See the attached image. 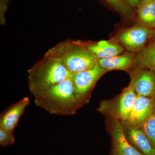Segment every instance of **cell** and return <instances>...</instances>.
Returning a JSON list of instances; mask_svg holds the SVG:
<instances>
[{
	"label": "cell",
	"instance_id": "6da1fadb",
	"mask_svg": "<svg viewBox=\"0 0 155 155\" xmlns=\"http://www.w3.org/2000/svg\"><path fill=\"white\" fill-rule=\"evenodd\" d=\"M34 96V103L54 115L72 116L83 107L76 95L71 78Z\"/></svg>",
	"mask_w": 155,
	"mask_h": 155
},
{
	"label": "cell",
	"instance_id": "7a4b0ae2",
	"mask_svg": "<svg viewBox=\"0 0 155 155\" xmlns=\"http://www.w3.org/2000/svg\"><path fill=\"white\" fill-rule=\"evenodd\" d=\"M27 72L28 88L33 96L70 78L72 74L58 59L47 54Z\"/></svg>",
	"mask_w": 155,
	"mask_h": 155
},
{
	"label": "cell",
	"instance_id": "3957f363",
	"mask_svg": "<svg viewBox=\"0 0 155 155\" xmlns=\"http://www.w3.org/2000/svg\"><path fill=\"white\" fill-rule=\"evenodd\" d=\"M57 58L72 74L93 68L97 58L86 46L72 41L61 43L46 53Z\"/></svg>",
	"mask_w": 155,
	"mask_h": 155
},
{
	"label": "cell",
	"instance_id": "277c9868",
	"mask_svg": "<svg viewBox=\"0 0 155 155\" xmlns=\"http://www.w3.org/2000/svg\"><path fill=\"white\" fill-rule=\"evenodd\" d=\"M137 94L130 84L113 98L102 101L97 111L105 117L127 120Z\"/></svg>",
	"mask_w": 155,
	"mask_h": 155
},
{
	"label": "cell",
	"instance_id": "5b68a950",
	"mask_svg": "<svg viewBox=\"0 0 155 155\" xmlns=\"http://www.w3.org/2000/svg\"><path fill=\"white\" fill-rule=\"evenodd\" d=\"M155 30L137 25L124 29L113 38L111 41L122 46L130 52H137L153 38Z\"/></svg>",
	"mask_w": 155,
	"mask_h": 155
},
{
	"label": "cell",
	"instance_id": "8992f818",
	"mask_svg": "<svg viewBox=\"0 0 155 155\" xmlns=\"http://www.w3.org/2000/svg\"><path fill=\"white\" fill-rule=\"evenodd\" d=\"M107 72L97 64L91 69L72 74L71 79L75 93L82 106L88 104L97 81Z\"/></svg>",
	"mask_w": 155,
	"mask_h": 155
},
{
	"label": "cell",
	"instance_id": "52a82bcc",
	"mask_svg": "<svg viewBox=\"0 0 155 155\" xmlns=\"http://www.w3.org/2000/svg\"><path fill=\"white\" fill-rule=\"evenodd\" d=\"M106 129L111 137L110 155H143L130 144L119 119L105 117Z\"/></svg>",
	"mask_w": 155,
	"mask_h": 155
},
{
	"label": "cell",
	"instance_id": "ba28073f",
	"mask_svg": "<svg viewBox=\"0 0 155 155\" xmlns=\"http://www.w3.org/2000/svg\"><path fill=\"white\" fill-rule=\"evenodd\" d=\"M130 84L137 95L155 98V71L151 69L134 68L127 71Z\"/></svg>",
	"mask_w": 155,
	"mask_h": 155
},
{
	"label": "cell",
	"instance_id": "9c48e42d",
	"mask_svg": "<svg viewBox=\"0 0 155 155\" xmlns=\"http://www.w3.org/2000/svg\"><path fill=\"white\" fill-rule=\"evenodd\" d=\"M125 137L131 145L143 155H155V149L144 132L127 120H119Z\"/></svg>",
	"mask_w": 155,
	"mask_h": 155
},
{
	"label": "cell",
	"instance_id": "30bf717a",
	"mask_svg": "<svg viewBox=\"0 0 155 155\" xmlns=\"http://www.w3.org/2000/svg\"><path fill=\"white\" fill-rule=\"evenodd\" d=\"M30 104V100L25 97L22 100L11 105L0 116V127L13 132L18 125L19 119L25 108Z\"/></svg>",
	"mask_w": 155,
	"mask_h": 155
},
{
	"label": "cell",
	"instance_id": "8fae6325",
	"mask_svg": "<svg viewBox=\"0 0 155 155\" xmlns=\"http://www.w3.org/2000/svg\"><path fill=\"white\" fill-rule=\"evenodd\" d=\"M155 98L137 95L127 122L136 127H140L150 114Z\"/></svg>",
	"mask_w": 155,
	"mask_h": 155
},
{
	"label": "cell",
	"instance_id": "7c38bea8",
	"mask_svg": "<svg viewBox=\"0 0 155 155\" xmlns=\"http://www.w3.org/2000/svg\"><path fill=\"white\" fill-rule=\"evenodd\" d=\"M136 54L126 53L107 59L97 60V64L107 72L114 70L129 71L135 67Z\"/></svg>",
	"mask_w": 155,
	"mask_h": 155
},
{
	"label": "cell",
	"instance_id": "4fadbf2b",
	"mask_svg": "<svg viewBox=\"0 0 155 155\" xmlns=\"http://www.w3.org/2000/svg\"><path fill=\"white\" fill-rule=\"evenodd\" d=\"M87 47L96 56L98 60L107 59L121 54L125 49L122 46L111 41L101 40Z\"/></svg>",
	"mask_w": 155,
	"mask_h": 155
},
{
	"label": "cell",
	"instance_id": "5bb4252c",
	"mask_svg": "<svg viewBox=\"0 0 155 155\" xmlns=\"http://www.w3.org/2000/svg\"><path fill=\"white\" fill-rule=\"evenodd\" d=\"M137 25L155 30V0L137 6Z\"/></svg>",
	"mask_w": 155,
	"mask_h": 155
},
{
	"label": "cell",
	"instance_id": "9a60e30c",
	"mask_svg": "<svg viewBox=\"0 0 155 155\" xmlns=\"http://www.w3.org/2000/svg\"><path fill=\"white\" fill-rule=\"evenodd\" d=\"M134 68L151 69L155 71V41L147 45L136 54Z\"/></svg>",
	"mask_w": 155,
	"mask_h": 155
},
{
	"label": "cell",
	"instance_id": "2e32d148",
	"mask_svg": "<svg viewBox=\"0 0 155 155\" xmlns=\"http://www.w3.org/2000/svg\"><path fill=\"white\" fill-rule=\"evenodd\" d=\"M139 128L144 132L155 149V98L150 114Z\"/></svg>",
	"mask_w": 155,
	"mask_h": 155
},
{
	"label": "cell",
	"instance_id": "e0dca14e",
	"mask_svg": "<svg viewBox=\"0 0 155 155\" xmlns=\"http://www.w3.org/2000/svg\"><path fill=\"white\" fill-rule=\"evenodd\" d=\"M117 12L125 18L130 19L134 14L133 8L124 0H104Z\"/></svg>",
	"mask_w": 155,
	"mask_h": 155
},
{
	"label": "cell",
	"instance_id": "ac0fdd59",
	"mask_svg": "<svg viewBox=\"0 0 155 155\" xmlns=\"http://www.w3.org/2000/svg\"><path fill=\"white\" fill-rule=\"evenodd\" d=\"M13 132L5 130L0 127V145L8 147L12 145L15 142Z\"/></svg>",
	"mask_w": 155,
	"mask_h": 155
},
{
	"label": "cell",
	"instance_id": "d6986e66",
	"mask_svg": "<svg viewBox=\"0 0 155 155\" xmlns=\"http://www.w3.org/2000/svg\"><path fill=\"white\" fill-rule=\"evenodd\" d=\"M124 1L132 8H135L140 4L141 0H124Z\"/></svg>",
	"mask_w": 155,
	"mask_h": 155
},
{
	"label": "cell",
	"instance_id": "ffe728a7",
	"mask_svg": "<svg viewBox=\"0 0 155 155\" xmlns=\"http://www.w3.org/2000/svg\"><path fill=\"white\" fill-rule=\"evenodd\" d=\"M153 1V0H141V2H140V3L144 4V3L150 2H152V1Z\"/></svg>",
	"mask_w": 155,
	"mask_h": 155
},
{
	"label": "cell",
	"instance_id": "44dd1931",
	"mask_svg": "<svg viewBox=\"0 0 155 155\" xmlns=\"http://www.w3.org/2000/svg\"><path fill=\"white\" fill-rule=\"evenodd\" d=\"M153 41H155V30L154 32V35L153 38Z\"/></svg>",
	"mask_w": 155,
	"mask_h": 155
}]
</instances>
